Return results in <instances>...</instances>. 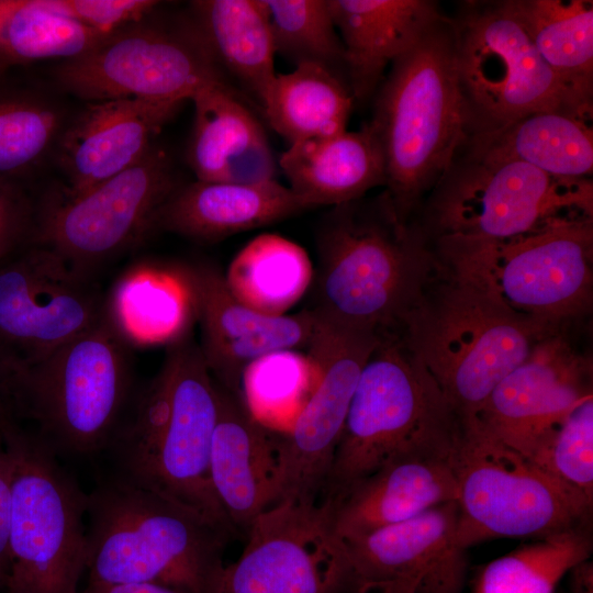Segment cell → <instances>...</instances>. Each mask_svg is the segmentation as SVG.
I'll list each match as a JSON object with an SVG mask.
<instances>
[{
    "label": "cell",
    "instance_id": "f35d334b",
    "mask_svg": "<svg viewBox=\"0 0 593 593\" xmlns=\"http://www.w3.org/2000/svg\"><path fill=\"white\" fill-rule=\"evenodd\" d=\"M529 460L593 503V396L575 407Z\"/></svg>",
    "mask_w": 593,
    "mask_h": 593
},
{
    "label": "cell",
    "instance_id": "6da1fadb",
    "mask_svg": "<svg viewBox=\"0 0 593 593\" xmlns=\"http://www.w3.org/2000/svg\"><path fill=\"white\" fill-rule=\"evenodd\" d=\"M167 348L156 376L135 390L105 449L112 475L168 497L234 536L210 473L217 384L191 336Z\"/></svg>",
    "mask_w": 593,
    "mask_h": 593
},
{
    "label": "cell",
    "instance_id": "e575fe53",
    "mask_svg": "<svg viewBox=\"0 0 593 593\" xmlns=\"http://www.w3.org/2000/svg\"><path fill=\"white\" fill-rule=\"evenodd\" d=\"M109 35L61 15L44 0H0V70L44 59L67 60Z\"/></svg>",
    "mask_w": 593,
    "mask_h": 593
},
{
    "label": "cell",
    "instance_id": "277c9868",
    "mask_svg": "<svg viewBox=\"0 0 593 593\" xmlns=\"http://www.w3.org/2000/svg\"><path fill=\"white\" fill-rule=\"evenodd\" d=\"M88 583L214 593L231 535L194 511L113 475L88 493Z\"/></svg>",
    "mask_w": 593,
    "mask_h": 593
},
{
    "label": "cell",
    "instance_id": "d590c367",
    "mask_svg": "<svg viewBox=\"0 0 593 593\" xmlns=\"http://www.w3.org/2000/svg\"><path fill=\"white\" fill-rule=\"evenodd\" d=\"M316 367L298 349L269 353L244 370L239 395L249 414L264 427L287 434L311 395Z\"/></svg>",
    "mask_w": 593,
    "mask_h": 593
},
{
    "label": "cell",
    "instance_id": "f1b7e54d",
    "mask_svg": "<svg viewBox=\"0 0 593 593\" xmlns=\"http://www.w3.org/2000/svg\"><path fill=\"white\" fill-rule=\"evenodd\" d=\"M190 7V22L217 67L261 104L277 74L264 0H198Z\"/></svg>",
    "mask_w": 593,
    "mask_h": 593
},
{
    "label": "cell",
    "instance_id": "836d02e7",
    "mask_svg": "<svg viewBox=\"0 0 593 593\" xmlns=\"http://www.w3.org/2000/svg\"><path fill=\"white\" fill-rule=\"evenodd\" d=\"M591 523L535 539L484 564L471 593H556L577 563L590 559Z\"/></svg>",
    "mask_w": 593,
    "mask_h": 593
},
{
    "label": "cell",
    "instance_id": "4316f807",
    "mask_svg": "<svg viewBox=\"0 0 593 593\" xmlns=\"http://www.w3.org/2000/svg\"><path fill=\"white\" fill-rule=\"evenodd\" d=\"M279 166L310 208L349 203L385 186L383 150L369 122L359 131L290 144Z\"/></svg>",
    "mask_w": 593,
    "mask_h": 593
},
{
    "label": "cell",
    "instance_id": "30bf717a",
    "mask_svg": "<svg viewBox=\"0 0 593 593\" xmlns=\"http://www.w3.org/2000/svg\"><path fill=\"white\" fill-rule=\"evenodd\" d=\"M12 463L5 593H80L88 494L57 455L15 422L3 432Z\"/></svg>",
    "mask_w": 593,
    "mask_h": 593
},
{
    "label": "cell",
    "instance_id": "74e56055",
    "mask_svg": "<svg viewBox=\"0 0 593 593\" xmlns=\"http://www.w3.org/2000/svg\"><path fill=\"white\" fill-rule=\"evenodd\" d=\"M59 111L30 94L0 96V176L22 174L58 141Z\"/></svg>",
    "mask_w": 593,
    "mask_h": 593
},
{
    "label": "cell",
    "instance_id": "52a82bcc",
    "mask_svg": "<svg viewBox=\"0 0 593 593\" xmlns=\"http://www.w3.org/2000/svg\"><path fill=\"white\" fill-rule=\"evenodd\" d=\"M461 423L424 365L383 337L360 374L320 505L398 457L450 454Z\"/></svg>",
    "mask_w": 593,
    "mask_h": 593
},
{
    "label": "cell",
    "instance_id": "2e32d148",
    "mask_svg": "<svg viewBox=\"0 0 593 593\" xmlns=\"http://www.w3.org/2000/svg\"><path fill=\"white\" fill-rule=\"evenodd\" d=\"M5 259V258H4ZM0 262V373L20 369L104 315V295L58 255L35 246Z\"/></svg>",
    "mask_w": 593,
    "mask_h": 593
},
{
    "label": "cell",
    "instance_id": "9a60e30c",
    "mask_svg": "<svg viewBox=\"0 0 593 593\" xmlns=\"http://www.w3.org/2000/svg\"><path fill=\"white\" fill-rule=\"evenodd\" d=\"M306 354L317 371L311 395L291 429L280 437L277 504L320 505L360 374L380 335L315 318ZM276 504V505H277Z\"/></svg>",
    "mask_w": 593,
    "mask_h": 593
},
{
    "label": "cell",
    "instance_id": "3957f363",
    "mask_svg": "<svg viewBox=\"0 0 593 593\" xmlns=\"http://www.w3.org/2000/svg\"><path fill=\"white\" fill-rule=\"evenodd\" d=\"M385 161V194L407 224L468 138L451 18L445 14L390 66L369 122Z\"/></svg>",
    "mask_w": 593,
    "mask_h": 593
},
{
    "label": "cell",
    "instance_id": "603a6c76",
    "mask_svg": "<svg viewBox=\"0 0 593 593\" xmlns=\"http://www.w3.org/2000/svg\"><path fill=\"white\" fill-rule=\"evenodd\" d=\"M450 454L398 457L320 505L338 541L362 537L457 500Z\"/></svg>",
    "mask_w": 593,
    "mask_h": 593
},
{
    "label": "cell",
    "instance_id": "ffe728a7",
    "mask_svg": "<svg viewBox=\"0 0 593 593\" xmlns=\"http://www.w3.org/2000/svg\"><path fill=\"white\" fill-rule=\"evenodd\" d=\"M187 269L195 299L198 346L214 381L225 390L239 394L244 370L259 357L309 346L316 324L309 310L264 314L239 302L217 269L206 265Z\"/></svg>",
    "mask_w": 593,
    "mask_h": 593
},
{
    "label": "cell",
    "instance_id": "1f68e13d",
    "mask_svg": "<svg viewBox=\"0 0 593 593\" xmlns=\"http://www.w3.org/2000/svg\"><path fill=\"white\" fill-rule=\"evenodd\" d=\"M353 94L339 76L316 64L276 74L261 107L268 123L290 144L347 130Z\"/></svg>",
    "mask_w": 593,
    "mask_h": 593
},
{
    "label": "cell",
    "instance_id": "4dcf8cb0",
    "mask_svg": "<svg viewBox=\"0 0 593 593\" xmlns=\"http://www.w3.org/2000/svg\"><path fill=\"white\" fill-rule=\"evenodd\" d=\"M511 2L540 58L581 105L593 108V2Z\"/></svg>",
    "mask_w": 593,
    "mask_h": 593
},
{
    "label": "cell",
    "instance_id": "7c38bea8",
    "mask_svg": "<svg viewBox=\"0 0 593 593\" xmlns=\"http://www.w3.org/2000/svg\"><path fill=\"white\" fill-rule=\"evenodd\" d=\"M451 21L468 137L540 111L593 115L540 58L511 0L466 1Z\"/></svg>",
    "mask_w": 593,
    "mask_h": 593
},
{
    "label": "cell",
    "instance_id": "cb8c5ba5",
    "mask_svg": "<svg viewBox=\"0 0 593 593\" xmlns=\"http://www.w3.org/2000/svg\"><path fill=\"white\" fill-rule=\"evenodd\" d=\"M354 100L370 98L384 71L444 14L432 0H328Z\"/></svg>",
    "mask_w": 593,
    "mask_h": 593
},
{
    "label": "cell",
    "instance_id": "d4e9b609",
    "mask_svg": "<svg viewBox=\"0 0 593 593\" xmlns=\"http://www.w3.org/2000/svg\"><path fill=\"white\" fill-rule=\"evenodd\" d=\"M194 122L189 163L197 180L259 183L275 180L276 161L266 132L226 82L192 98Z\"/></svg>",
    "mask_w": 593,
    "mask_h": 593
},
{
    "label": "cell",
    "instance_id": "5bb4252c",
    "mask_svg": "<svg viewBox=\"0 0 593 593\" xmlns=\"http://www.w3.org/2000/svg\"><path fill=\"white\" fill-rule=\"evenodd\" d=\"M55 76L64 90L87 103L137 98L183 104L203 87L225 82L190 21L170 27L147 19L60 61Z\"/></svg>",
    "mask_w": 593,
    "mask_h": 593
},
{
    "label": "cell",
    "instance_id": "8992f818",
    "mask_svg": "<svg viewBox=\"0 0 593 593\" xmlns=\"http://www.w3.org/2000/svg\"><path fill=\"white\" fill-rule=\"evenodd\" d=\"M130 346L105 315L30 366L0 373L15 416L56 455L105 451L135 392Z\"/></svg>",
    "mask_w": 593,
    "mask_h": 593
},
{
    "label": "cell",
    "instance_id": "60d3db41",
    "mask_svg": "<svg viewBox=\"0 0 593 593\" xmlns=\"http://www.w3.org/2000/svg\"><path fill=\"white\" fill-rule=\"evenodd\" d=\"M4 430H0V590H3L9 571L8 537L12 501V463L4 445Z\"/></svg>",
    "mask_w": 593,
    "mask_h": 593
},
{
    "label": "cell",
    "instance_id": "4fadbf2b",
    "mask_svg": "<svg viewBox=\"0 0 593 593\" xmlns=\"http://www.w3.org/2000/svg\"><path fill=\"white\" fill-rule=\"evenodd\" d=\"M177 188L166 153L154 145L136 164L81 193L57 189L42 208L35 239L92 280L154 230L158 210Z\"/></svg>",
    "mask_w": 593,
    "mask_h": 593
},
{
    "label": "cell",
    "instance_id": "d6a6232c",
    "mask_svg": "<svg viewBox=\"0 0 593 593\" xmlns=\"http://www.w3.org/2000/svg\"><path fill=\"white\" fill-rule=\"evenodd\" d=\"M223 276L243 304L264 314L284 315L310 290L314 266L299 244L265 233L235 255Z\"/></svg>",
    "mask_w": 593,
    "mask_h": 593
},
{
    "label": "cell",
    "instance_id": "8fae6325",
    "mask_svg": "<svg viewBox=\"0 0 593 593\" xmlns=\"http://www.w3.org/2000/svg\"><path fill=\"white\" fill-rule=\"evenodd\" d=\"M427 213L436 238H511L563 220L593 219V182L461 146L433 188Z\"/></svg>",
    "mask_w": 593,
    "mask_h": 593
},
{
    "label": "cell",
    "instance_id": "484cf974",
    "mask_svg": "<svg viewBox=\"0 0 593 593\" xmlns=\"http://www.w3.org/2000/svg\"><path fill=\"white\" fill-rule=\"evenodd\" d=\"M311 209L276 179L259 183L195 180L178 187L158 210L154 228L213 242Z\"/></svg>",
    "mask_w": 593,
    "mask_h": 593
},
{
    "label": "cell",
    "instance_id": "7a4b0ae2",
    "mask_svg": "<svg viewBox=\"0 0 593 593\" xmlns=\"http://www.w3.org/2000/svg\"><path fill=\"white\" fill-rule=\"evenodd\" d=\"M333 208L317 236L306 310L323 322L390 336L437 275L438 259L398 219L385 192Z\"/></svg>",
    "mask_w": 593,
    "mask_h": 593
},
{
    "label": "cell",
    "instance_id": "5b68a950",
    "mask_svg": "<svg viewBox=\"0 0 593 593\" xmlns=\"http://www.w3.org/2000/svg\"><path fill=\"white\" fill-rule=\"evenodd\" d=\"M402 327L403 345L461 418L475 416L535 344L553 335L440 264Z\"/></svg>",
    "mask_w": 593,
    "mask_h": 593
},
{
    "label": "cell",
    "instance_id": "7402d4cb",
    "mask_svg": "<svg viewBox=\"0 0 593 593\" xmlns=\"http://www.w3.org/2000/svg\"><path fill=\"white\" fill-rule=\"evenodd\" d=\"M217 389L211 481L235 535L246 537L254 522L278 502L281 434L260 425L239 394L219 384Z\"/></svg>",
    "mask_w": 593,
    "mask_h": 593
},
{
    "label": "cell",
    "instance_id": "bcb514c9",
    "mask_svg": "<svg viewBox=\"0 0 593 593\" xmlns=\"http://www.w3.org/2000/svg\"><path fill=\"white\" fill-rule=\"evenodd\" d=\"M334 593H338V592L336 591V592H334Z\"/></svg>",
    "mask_w": 593,
    "mask_h": 593
},
{
    "label": "cell",
    "instance_id": "7bdbcfd3",
    "mask_svg": "<svg viewBox=\"0 0 593 593\" xmlns=\"http://www.w3.org/2000/svg\"><path fill=\"white\" fill-rule=\"evenodd\" d=\"M80 593H179L153 583H88Z\"/></svg>",
    "mask_w": 593,
    "mask_h": 593
},
{
    "label": "cell",
    "instance_id": "b9f144b4",
    "mask_svg": "<svg viewBox=\"0 0 593 593\" xmlns=\"http://www.w3.org/2000/svg\"><path fill=\"white\" fill-rule=\"evenodd\" d=\"M23 211L12 193L0 189V262L8 256L23 226Z\"/></svg>",
    "mask_w": 593,
    "mask_h": 593
},
{
    "label": "cell",
    "instance_id": "8d00e7d4",
    "mask_svg": "<svg viewBox=\"0 0 593 593\" xmlns=\"http://www.w3.org/2000/svg\"><path fill=\"white\" fill-rule=\"evenodd\" d=\"M276 53L337 74L345 68L344 46L328 0H264Z\"/></svg>",
    "mask_w": 593,
    "mask_h": 593
},
{
    "label": "cell",
    "instance_id": "ba28073f",
    "mask_svg": "<svg viewBox=\"0 0 593 593\" xmlns=\"http://www.w3.org/2000/svg\"><path fill=\"white\" fill-rule=\"evenodd\" d=\"M439 264L548 334L591 311L593 219L504 239L438 237Z\"/></svg>",
    "mask_w": 593,
    "mask_h": 593
},
{
    "label": "cell",
    "instance_id": "d6986e66",
    "mask_svg": "<svg viewBox=\"0 0 593 593\" xmlns=\"http://www.w3.org/2000/svg\"><path fill=\"white\" fill-rule=\"evenodd\" d=\"M592 389L591 360L557 333L535 344L474 417L486 432L529 459L575 407L593 396Z\"/></svg>",
    "mask_w": 593,
    "mask_h": 593
},
{
    "label": "cell",
    "instance_id": "9c48e42d",
    "mask_svg": "<svg viewBox=\"0 0 593 593\" xmlns=\"http://www.w3.org/2000/svg\"><path fill=\"white\" fill-rule=\"evenodd\" d=\"M457 485V538L465 549L494 538L539 539L591 523L593 503L462 418L449 456Z\"/></svg>",
    "mask_w": 593,
    "mask_h": 593
},
{
    "label": "cell",
    "instance_id": "ab89813d",
    "mask_svg": "<svg viewBox=\"0 0 593 593\" xmlns=\"http://www.w3.org/2000/svg\"><path fill=\"white\" fill-rule=\"evenodd\" d=\"M61 15L99 33L112 34L147 19L158 5L153 0H44Z\"/></svg>",
    "mask_w": 593,
    "mask_h": 593
},
{
    "label": "cell",
    "instance_id": "83f0119b",
    "mask_svg": "<svg viewBox=\"0 0 593 593\" xmlns=\"http://www.w3.org/2000/svg\"><path fill=\"white\" fill-rule=\"evenodd\" d=\"M104 315L130 347H169L183 340L197 322L187 266L135 265L104 296Z\"/></svg>",
    "mask_w": 593,
    "mask_h": 593
},
{
    "label": "cell",
    "instance_id": "f546056e",
    "mask_svg": "<svg viewBox=\"0 0 593 593\" xmlns=\"http://www.w3.org/2000/svg\"><path fill=\"white\" fill-rule=\"evenodd\" d=\"M462 146L478 154L519 160L556 177L590 178L592 115L535 112L495 132L468 137Z\"/></svg>",
    "mask_w": 593,
    "mask_h": 593
},
{
    "label": "cell",
    "instance_id": "44dd1931",
    "mask_svg": "<svg viewBox=\"0 0 593 593\" xmlns=\"http://www.w3.org/2000/svg\"><path fill=\"white\" fill-rule=\"evenodd\" d=\"M181 105L137 98L87 103L57 141L61 189L81 193L136 164Z\"/></svg>",
    "mask_w": 593,
    "mask_h": 593
},
{
    "label": "cell",
    "instance_id": "e0dca14e",
    "mask_svg": "<svg viewBox=\"0 0 593 593\" xmlns=\"http://www.w3.org/2000/svg\"><path fill=\"white\" fill-rule=\"evenodd\" d=\"M339 544L338 593H461L467 549L457 538L456 501Z\"/></svg>",
    "mask_w": 593,
    "mask_h": 593
},
{
    "label": "cell",
    "instance_id": "ac0fdd59",
    "mask_svg": "<svg viewBox=\"0 0 593 593\" xmlns=\"http://www.w3.org/2000/svg\"><path fill=\"white\" fill-rule=\"evenodd\" d=\"M238 559L214 593H334L343 561L321 507L277 504L251 525Z\"/></svg>",
    "mask_w": 593,
    "mask_h": 593
},
{
    "label": "cell",
    "instance_id": "f6af8a7d",
    "mask_svg": "<svg viewBox=\"0 0 593 593\" xmlns=\"http://www.w3.org/2000/svg\"><path fill=\"white\" fill-rule=\"evenodd\" d=\"M13 422L14 415L7 395L0 385V430H4Z\"/></svg>",
    "mask_w": 593,
    "mask_h": 593
},
{
    "label": "cell",
    "instance_id": "ee69618b",
    "mask_svg": "<svg viewBox=\"0 0 593 593\" xmlns=\"http://www.w3.org/2000/svg\"><path fill=\"white\" fill-rule=\"evenodd\" d=\"M568 574L571 593H593V563L590 559L573 566Z\"/></svg>",
    "mask_w": 593,
    "mask_h": 593
}]
</instances>
